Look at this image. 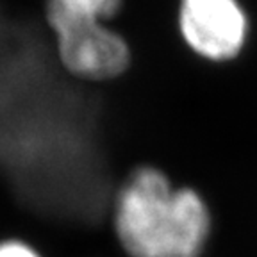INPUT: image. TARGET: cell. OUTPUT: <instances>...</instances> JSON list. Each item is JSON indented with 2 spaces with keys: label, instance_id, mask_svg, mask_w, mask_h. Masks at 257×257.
<instances>
[{
  "label": "cell",
  "instance_id": "1",
  "mask_svg": "<svg viewBox=\"0 0 257 257\" xmlns=\"http://www.w3.org/2000/svg\"><path fill=\"white\" fill-rule=\"evenodd\" d=\"M213 211L200 191L150 165L133 168L111 205V230L125 257H202Z\"/></svg>",
  "mask_w": 257,
  "mask_h": 257
},
{
  "label": "cell",
  "instance_id": "2",
  "mask_svg": "<svg viewBox=\"0 0 257 257\" xmlns=\"http://www.w3.org/2000/svg\"><path fill=\"white\" fill-rule=\"evenodd\" d=\"M48 31L54 36L59 68L84 84H109L133 64V48L114 24L73 15L52 0L45 4Z\"/></svg>",
  "mask_w": 257,
  "mask_h": 257
},
{
  "label": "cell",
  "instance_id": "3",
  "mask_svg": "<svg viewBox=\"0 0 257 257\" xmlns=\"http://www.w3.org/2000/svg\"><path fill=\"white\" fill-rule=\"evenodd\" d=\"M175 29L193 57L209 64H227L245 52L252 20L239 0H179Z\"/></svg>",
  "mask_w": 257,
  "mask_h": 257
},
{
  "label": "cell",
  "instance_id": "4",
  "mask_svg": "<svg viewBox=\"0 0 257 257\" xmlns=\"http://www.w3.org/2000/svg\"><path fill=\"white\" fill-rule=\"evenodd\" d=\"M66 11L73 15L88 16L95 20L114 24L121 16L125 0H52Z\"/></svg>",
  "mask_w": 257,
  "mask_h": 257
},
{
  "label": "cell",
  "instance_id": "5",
  "mask_svg": "<svg viewBox=\"0 0 257 257\" xmlns=\"http://www.w3.org/2000/svg\"><path fill=\"white\" fill-rule=\"evenodd\" d=\"M0 257H45L32 241L24 237H11L0 241Z\"/></svg>",
  "mask_w": 257,
  "mask_h": 257
}]
</instances>
